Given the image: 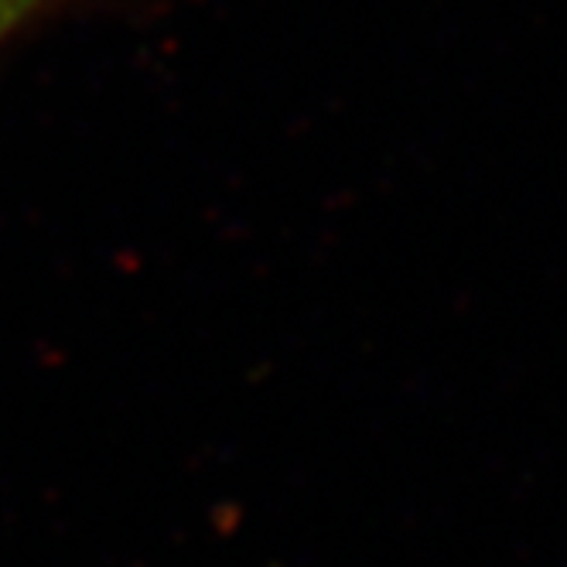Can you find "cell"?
<instances>
[{"instance_id": "obj_1", "label": "cell", "mask_w": 567, "mask_h": 567, "mask_svg": "<svg viewBox=\"0 0 567 567\" xmlns=\"http://www.w3.org/2000/svg\"><path fill=\"white\" fill-rule=\"evenodd\" d=\"M45 4H49V0H0V45H4L8 38L21 24H28Z\"/></svg>"}]
</instances>
